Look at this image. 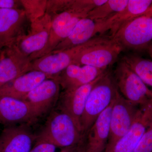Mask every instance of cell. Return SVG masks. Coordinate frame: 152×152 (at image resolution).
I'll list each match as a JSON object with an SVG mask.
<instances>
[{
	"label": "cell",
	"instance_id": "1",
	"mask_svg": "<svg viewBox=\"0 0 152 152\" xmlns=\"http://www.w3.org/2000/svg\"><path fill=\"white\" fill-rule=\"evenodd\" d=\"M69 115L61 111L52 112L36 141H42L56 147L66 148L78 144L86 137Z\"/></svg>",
	"mask_w": 152,
	"mask_h": 152
},
{
	"label": "cell",
	"instance_id": "2",
	"mask_svg": "<svg viewBox=\"0 0 152 152\" xmlns=\"http://www.w3.org/2000/svg\"><path fill=\"white\" fill-rule=\"evenodd\" d=\"M117 91L114 80L106 72L93 87L87 99L81 120L83 134H87L99 116L111 104Z\"/></svg>",
	"mask_w": 152,
	"mask_h": 152
},
{
	"label": "cell",
	"instance_id": "3",
	"mask_svg": "<svg viewBox=\"0 0 152 152\" xmlns=\"http://www.w3.org/2000/svg\"><path fill=\"white\" fill-rule=\"evenodd\" d=\"M110 37L124 49L146 50L152 42V8L146 13L126 23Z\"/></svg>",
	"mask_w": 152,
	"mask_h": 152
},
{
	"label": "cell",
	"instance_id": "4",
	"mask_svg": "<svg viewBox=\"0 0 152 152\" xmlns=\"http://www.w3.org/2000/svg\"><path fill=\"white\" fill-rule=\"evenodd\" d=\"M114 80L121 94L135 105L145 107L152 101L151 90L123 60L117 66Z\"/></svg>",
	"mask_w": 152,
	"mask_h": 152
},
{
	"label": "cell",
	"instance_id": "5",
	"mask_svg": "<svg viewBox=\"0 0 152 152\" xmlns=\"http://www.w3.org/2000/svg\"><path fill=\"white\" fill-rule=\"evenodd\" d=\"M110 37H95L86 43L60 51L52 52L32 61L31 70L42 72L50 77H56L72 64L77 56L89 47L108 39Z\"/></svg>",
	"mask_w": 152,
	"mask_h": 152
},
{
	"label": "cell",
	"instance_id": "6",
	"mask_svg": "<svg viewBox=\"0 0 152 152\" xmlns=\"http://www.w3.org/2000/svg\"><path fill=\"white\" fill-rule=\"evenodd\" d=\"M140 109L117 91L112 108L110 134L106 149L108 152L130 129L138 115Z\"/></svg>",
	"mask_w": 152,
	"mask_h": 152
},
{
	"label": "cell",
	"instance_id": "7",
	"mask_svg": "<svg viewBox=\"0 0 152 152\" xmlns=\"http://www.w3.org/2000/svg\"><path fill=\"white\" fill-rule=\"evenodd\" d=\"M123 49L110 36L106 40L85 49L77 56L72 64L106 69L115 62Z\"/></svg>",
	"mask_w": 152,
	"mask_h": 152
},
{
	"label": "cell",
	"instance_id": "8",
	"mask_svg": "<svg viewBox=\"0 0 152 152\" xmlns=\"http://www.w3.org/2000/svg\"><path fill=\"white\" fill-rule=\"evenodd\" d=\"M52 19L45 14L32 23L30 32L21 35L13 44L20 53L33 61L36 55L46 45L50 36Z\"/></svg>",
	"mask_w": 152,
	"mask_h": 152
},
{
	"label": "cell",
	"instance_id": "9",
	"mask_svg": "<svg viewBox=\"0 0 152 152\" xmlns=\"http://www.w3.org/2000/svg\"><path fill=\"white\" fill-rule=\"evenodd\" d=\"M86 17V14L71 9L57 14L52 19L50 36L46 45L36 55L34 60L53 52L58 45L70 35L78 22Z\"/></svg>",
	"mask_w": 152,
	"mask_h": 152
},
{
	"label": "cell",
	"instance_id": "10",
	"mask_svg": "<svg viewBox=\"0 0 152 152\" xmlns=\"http://www.w3.org/2000/svg\"><path fill=\"white\" fill-rule=\"evenodd\" d=\"M32 61L13 45L4 47L0 53V87L31 71Z\"/></svg>",
	"mask_w": 152,
	"mask_h": 152
},
{
	"label": "cell",
	"instance_id": "11",
	"mask_svg": "<svg viewBox=\"0 0 152 152\" xmlns=\"http://www.w3.org/2000/svg\"><path fill=\"white\" fill-rule=\"evenodd\" d=\"M61 88L57 76L49 78L33 90L24 101L29 104L40 118L56 103L59 99Z\"/></svg>",
	"mask_w": 152,
	"mask_h": 152
},
{
	"label": "cell",
	"instance_id": "12",
	"mask_svg": "<svg viewBox=\"0 0 152 152\" xmlns=\"http://www.w3.org/2000/svg\"><path fill=\"white\" fill-rule=\"evenodd\" d=\"M39 116L26 102L7 96H0V124L6 126L16 124L31 125Z\"/></svg>",
	"mask_w": 152,
	"mask_h": 152
},
{
	"label": "cell",
	"instance_id": "13",
	"mask_svg": "<svg viewBox=\"0 0 152 152\" xmlns=\"http://www.w3.org/2000/svg\"><path fill=\"white\" fill-rule=\"evenodd\" d=\"M104 74L90 83L64 91L60 95L58 106L59 110L67 114L72 119L81 132V120L87 99L93 87Z\"/></svg>",
	"mask_w": 152,
	"mask_h": 152
},
{
	"label": "cell",
	"instance_id": "14",
	"mask_svg": "<svg viewBox=\"0 0 152 152\" xmlns=\"http://www.w3.org/2000/svg\"><path fill=\"white\" fill-rule=\"evenodd\" d=\"M29 124L6 126L0 134V152H29L37 139Z\"/></svg>",
	"mask_w": 152,
	"mask_h": 152
},
{
	"label": "cell",
	"instance_id": "15",
	"mask_svg": "<svg viewBox=\"0 0 152 152\" xmlns=\"http://www.w3.org/2000/svg\"><path fill=\"white\" fill-rule=\"evenodd\" d=\"M152 8V0H129L125 8L110 18L96 22L98 34L110 30L113 36L119 29L132 19L146 13Z\"/></svg>",
	"mask_w": 152,
	"mask_h": 152
},
{
	"label": "cell",
	"instance_id": "16",
	"mask_svg": "<svg viewBox=\"0 0 152 152\" xmlns=\"http://www.w3.org/2000/svg\"><path fill=\"white\" fill-rule=\"evenodd\" d=\"M152 116V101L140 108L138 116L130 129L108 152H134Z\"/></svg>",
	"mask_w": 152,
	"mask_h": 152
},
{
	"label": "cell",
	"instance_id": "17",
	"mask_svg": "<svg viewBox=\"0 0 152 152\" xmlns=\"http://www.w3.org/2000/svg\"><path fill=\"white\" fill-rule=\"evenodd\" d=\"M106 69L72 64L57 76L64 91L75 88L94 81Z\"/></svg>",
	"mask_w": 152,
	"mask_h": 152
},
{
	"label": "cell",
	"instance_id": "18",
	"mask_svg": "<svg viewBox=\"0 0 152 152\" xmlns=\"http://www.w3.org/2000/svg\"><path fill=\"white\" fill-rule=\"evenodd\" d=\"M50 77L41 72L31 70L0 87V96L24 100L36 87Z\"/></svg>",
	"mask_w": 152,
	"mask_h": 152
},
{
	"label": "cell",
	"instance_id": "19",
	"mask_svg": "<svg viewBox=\"0 0 152 152\" xmlns=\"http://www.w3.org/2000/svg\"><path fill=\"white\" fill-rule=\"evenodd\" d=\"M26 17L21 9H0V46L11 45L20 34L22 25Z\"/></svg>",
	"mask_w": 152,
	"mask_h": 152
},
{
	"label": "cell",
	"instance_id": "20",
	"mask_svg": "<svg viewBox=\"0 0 152 152\" xmlns=\"http://www.w3.org/2000/svg\"><path fill=\"white\" fill-rule=\"evenodd\" d=\"M114 100L99 116L87 132L86 152H104L108 140Z\"/></svg>",
	"mask_w": 152,
	"mask_h": 152
},
{
	"label": "cell",
	"instance_id": "21",
	"mask_svg": "<svg viewBox=\"0 0 152 152\" xmlns=\"http://www.w3.org/2000/svg\"><path fill=\"white\" fill-rule=\"evenodd\" d=\"M97 34V22L88 17L83 18L77 23L70 35L58 45L53 52L60 51L81 45L92 39Z\"/></svg>",
	"mask_w": 152,
	"mask_h": 152
},
{
	"label": "cell",
	"instance_id": "22",
	"mask_svg": "<svg viewBox=\"0 0 152 152\" xmlns=\"http://www.w3.org/2000/svg\"><path fill=\"white\" fill-rule=\"evenodd\" d=\"M122 60L152 91V60L136 55H126Z\"/></svg>",
	"mask_w": 152,
	"mask_h": 152
},
{
	"label": "cell",
	"instance_id": "23",
	"mask_svg": "<svg viewBox=\"0 0 152 152\" xmlns=\"http://www.w3.org/2000/svg\"><path fill=\"white\" fill-rule=\"evenodd\" d=\"M129 0H107L103 4L97 7L88 15V18L96 22L110 18L125 8Z\"/></svg>",
	"mask_w": 152,
	"mask_h": 152
},
{
	"label": "cell",
	"instance_id": "24",
	"mask_svg": "<svg viewBox=\"0 0 152 152\" xmlns=\"http://www.w3.org/2000/svg\"><path fill=\"white\" fill-rule=\"evenodd\" d=\"M22 5L24 7L26 16L31 22L45 15L47 10V1H20Z\"/></svg>",
	"mask_w": 152,
	"mask_h": 152
},
{
	"label": "cell",
	"instance_id": "25",
	"mask_svg": "<svg viewBox=\"0 0 152 152\" xmlns=\"http://www.w3.org/2000/svg\"><path fill=\"white\" fill-rule=\"evenodd\" d=\"M107 0H75L73 1L69 9L77 12L88 14L97 7L103 4Z\"/></svg>",
	"mask_w": 152,
	"mask_h": 152
},
{
	"label": "cell",
	"instance_id": "26",
	"mask_svg": "<svg viewBox=\"0 0 152 152\" xmlns=\"http://www.w3.org/2000/svg\"><path fill=\"white\" fill-rule=\"evenodd\" d=\"M134 152H152V116Z\"/></svg>",
	"mask_w": 152,
	"mask_h": 152
},
{
	"label": "cell",
	"instance_id": "27",
	"mask_svg": "<svg viewBox=\"0 0 152 152\" xmlns=\"http://www.w3.org/2000/svg\"><path fill=\"white\" fill-rule=\"evenodd\" d=\"M56 147L42 141H37L36 145L29 152H56Z\"/></svg>",
	"mask_w": 152,
	"mask_h": 152
},
{
	"label": "cell",
	"instance_id": "28",
	"mask_svg": "<svg viewBox=\"0 0 152 152\" xmlns=\"http://www.w3.org/2000/svg\"><path fill=\"white\" fill-rule=\"evenodd\" d=\"M59 152H86V136L78 144L72 146L62 148Z\"/></svg>",
	"mask_w": 152,
	"mask_h": 152
},
{
	"label": "cell",
	"instance_id": "29",
	"mask_svg": "<svg viewBox=\"0 0 152 152\" xmlns=\"http://www.w3.org/2000/svg\"><path fill=\"white\" fill-rule=\"evenodd\" d=\"M20 1L0 0V9H17L19 8Z\"/></svg>",
	"mask_w": 152,
	"mask_h": 152
},
{
	"label": "cell",
	"instance_id": "30",
	"mask_svg": "<svg viewBox=\"0 0 152 152\" xmlns=\"http://www.w3.org/2000/svg\"><path fill=\"white\" fill-rule=\"evenodd\" d=\"M148 53L152 59V42L149 44L146 49Z\"/></svg>",
	"mask_w": 152,
	"mask_h": 152
},
{
	"label": "cell",
	"instance_id": "31",
	"mask_svg": "<svg viewBox=\"0 0 152 152\" xmlns=\"http://www.w3.org/2000/svg\"><path fill=\"white\" fill-rule=\"evenodd\" d=\"M2 48H1V47H0V53H1V49Z\"/></svg>",
	"mask_w": 152,
	"mask_h": 152
},
{
	"label": "cell",
	"instance_id": "32",
	"mask_svg": "<svg viewBox=\"0 0 152 152\" xmlns=\"http://www.w3.org/2000/svg\"><path fill=\"white\" fill-rule=\"evenodd\" d=\"M0 47H1V48H2V47H1V46H0Z\"/></svg>",
	"mask_w": 152,
	"mask_h": 152
}]
</instances>
